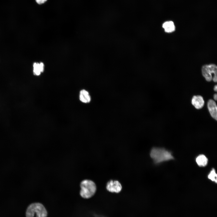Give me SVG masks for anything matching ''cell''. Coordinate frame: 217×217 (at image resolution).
<instances>
[{"label":"cell","instance_id":"1","mask_svg":"<svg viewBox=\"0 0 217 217\" xmlns=\"http://www.w3.org/2000/svg\"><path fill=\"white\" fill-rule=\"evenodd\" d=\"M150 156L156 163L173 159L171 152L163 148L154 147L151 150Z\"/></svg>","mask_w":217,"mask_h":217},{"label":"cell","instance_id":"2","mask_svg":"<svg viewBox=\"0 0 217 217\" xmlns=\"http://www.w3.org/2000/svg\"><path fill=\"white\" fill-rule=\"evenodd\" d=\"M81 190L80 194L84 199L91 197L95 194L96 189V185L93 181L84 180L80 184Z\"/></svg>","mask_w":217,"mask_h":217},{"label":"cell","instance_id":"3","mask_svg":"<svg viewBox=\"0 0 217 217\" xmlns=\"http://www.w3.org/2000/svg\"><path fill=\"white\" fill-rule=\"evenodd\" d=\"M36 217H47V211L42 203H33L27 207L26 215V217H34L35 214Z\"/></svg>","mask_w":217,"mask_h":217},{"label":"cell","instance_id":"4","mask_svg":"<svg viewBox=\"0 0 217 217\" xmlns=\"http://www.w3.org/2000/svg\"><path fill=\"white\" fill-rule=\"evenodd\" d=\"M216 66L213 64L206 65L203 66L202 72L203 76L206 81H210L212 79L214 82H217Z\"/></svg>","mask_w":217,"mask_h":217},{"label":"cell","instance_id":"5","mask_svg":"<svg viewBox=\"0 0 217 217\" xmlns=\"http://www.w3.org/2000/svg\"><path fill=\"white\" fill-rule=\"evenodd\" d=\"M106 188L110 192L118 193L121 191L122 187L118 181L111 180L107 183Z\"/></svg>","mask_w":217,"mask_h":217},{"label":"cell","instance_id":"6","mask_svg":"<svg viewBox=\"0 0 217 217\" xmlns=\"http://www.w3.org/2000/svg\"><path fill=\"white\" fill-rule=\"evenodd\" d=\"M207 107L212 117L217 120V108L215 102L212 99H209L208 102Z\"/></svg>","mask_w":217,"mask_h":217},{"label":"cell","instance_id":"7","mask_svg":"<svg viewBox=\"0 0 217 217\" xmlns=\"http://www.w3.org/2000/svg\"><path fill=\"white\" fill-rule=\"evenodd\" d=\"M192 105L197 109L202 108L204 104V101L202 96L200 95L194 96L191 100Z\"/></svg>","mask_w":217,"mask_h":217},{"label":"cell","instance_id":"8","mask_svg":"<svg viewBox=\"0 0 217 217\" xmlns=\"http://www.w3.org/2000/svg\"><path fill=\"white\" fill-rule=\"evenodd\" d=\"M79 99L81 102L84 103H89L91 101V97L89 92L85 90L80 91Z\"/></svg>","mask_w":217,"mask_h":217},{"label":"cell","instance_id":"9","mask_svg":"<svg viewBox=\"0 0 217 217\" xmlns=\"http://www.w3.org/2000/svg\"><path fill=\"white\" fill-rule=\"evenodd\" d=\"M196 161L199 166L204 167L207 164L208 159L205 155L200 154L196 157Z\"/></svg>","mask_w":217,"mask_h":217},{"label":"cell","instance_id":"10","mask_svg":"<svg viewBox=\"0 0 217 217\" xmlns=\"http://www.w3.org/2000/svg\"><path fill=\"white\" fill-rule=\"evenodd\" d=\"M44 65L42 62L34 63L33 64V72L34 75H39L44 70Z\"/></svg>","mask_w":217,"mask_h":217},{"label":"cell","instance_id":"11","mask_svg":"<svg viewBox=\"0 0 217 217\" xmlns=\"http://www.w3.org/2000/svg\"><path fill=\"white\" fill-rule=\"evenodd\" d=\"M162 27L165 32L171 33L174 31L175 27L173 22L172 21H168L164 22L162 25Z\"/></svg>","mask_w":217,"mask_h":217},{"label":"cell","instance_id":"12","mask_svg":"<svg viewBox=\"0 0 217 217\" xmlns=\"http://www.w3.org/2000/svg\"><path fill=\"white\" fill-rule=\"evenodd\" d=\"M217 174L214 168H212L208 175V179L211 181L217 183Z\"/></svg>","mask_w":217,"mask_h":217},{"label":"cell","instance_id":"13","mask_svg":"<svg viewBox=\"0 0 217 217\" xmlns=\"http://www.w3.org/2000/svg\"><path fill=\"white\" fill-rule=\"evenodd\" d=\"M47 0H36V2L39 4H41L44 3Z\"/></svg>","mask_w":217,"mask_h":217},{"label":"cell","instance_id":"14","mask_svg":"<svg viewBox=\"0 0 217 217\" xmlns=\"http://www.w3.org/2000/svg\"><path fill=\"white\" fill-rule=\"evenodd\" d=\"M217 94L216 93H215L214 95V96H213L214 99L215 100H217Z\"/></svg>","mask_w":217,"mask_h":217},{"label":"cell","instance_id":"15","mask_svg":"<svg viewBox=\"0 0 217 217\" xmlns=\"http://www.w3.org/2000/svg\"><path fill=\"white\" fill-rule=\"evenodd\" d=\"M217 85H215V86L214 88V90L215 92H217Z\"/></svg>","mask_w":217,"mask_h":217}]
</instances>
